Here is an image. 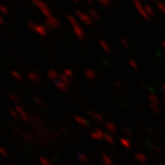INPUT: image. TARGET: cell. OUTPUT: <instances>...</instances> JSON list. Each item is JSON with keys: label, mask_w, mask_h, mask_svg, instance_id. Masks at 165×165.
I'll return each instance as SVG.
<instances>
[{"label": "cell", "mask_w": 165, "mask_h": 165, "mask_svg": "<svg viewBox=\"0 0 165 165\" xmlns=\"http://www.w3.org/2000/svg\"><path fill=\"white\" fill-rule=\"evenodd\" d=\"M30 2L34 5L35 7H37L40 10V12L43 14L44 16H46L47 18L52 16L51 15V10L48 7V5L43 1V0H30Z\"/></svg>", "instance_id": "obj_1"}, {"label": "cell", "mask_w": 165, "mask_h": 165, "mask_svg": "<svg viewBox=\"0 0 165 165\" xmlns=\"http://www.w3.org/2000/svg\"><path fill=\"white\" fill-rule=\"evenodd\" d=\"M28 27H29L32 31H34L35 33H37V34L42 37L46 36L47 33H48V28L44 24H39V23H35V22H29L28 23Z\"/></svg>", "instance_id": "obj_2"}, {"label": "cell", "mask_w": 165, "mask_h": 165, "mask_svg": "<svg viewBox=\"0 0 165 165\" xmlns=\"http://www.w3.org/2000/svg\"><path fill=\"white\" fill-rule=\"evenodd\" d=\"M45 25L47 28H50V29H54V28L58 27L59 23H58V20L54 18L53 16H50L46 19V22H45Z\"/></svg>", "instance_id": "obj_3"}, {"label": "cell", "mask_w": 165, "mask_h": 165, "mask_svg": "<svg viewBox=\"0 0 165 165\" xmlns=\"http://www.w3.org/2000/svg\"><path fill=\"white\" fill-rule=\"evenodd\" d=\"M0 14L1 15H8L9 14V9L4 4H0Z\"/></svg>", "instance_id": "obj_4"}, {"label": "cell", "mask_w": 165, "mask_h": 165, "mask_svg": "<svg viewBox=\"0 0 165 165\" xmlns=\"http://www.w3.org/2000/svg\"><path fill=\"white\" fill-rule=\"evenodd\" d=\"M28 78H29L31 81H33V82H36V81H38V80H39L38 75H37L36 73H34V72L29 73V75H28Z\"/></svg>", "instance_id": "obj_5"}, {"label": "cell", "mask_w": 165, "mask_h": 165, "mask_svg": "<svg viewBox=\"0 0 165 165\" xmlns=\"http://www.w3.org/2000/svg\"><path fill=\"white\" fill-rule=\"evenodd\" d=\"M12 75H13V76L14 77H15L16 79H21V75L19 74V73H17V72H15V71H14V72H12Z\"/></svg>", "instance_id": "obj_6"}, {"label": "cell", "mask_w": 165, "mask_h": 165, "mask_svg": "<svg viewBox=\"0 0 165 165\" xmlns=\"http://www.w3.org/2000/svg\"><path fill=\"white\" fill-rule=\"evenodd\" d=\"M4 23V20H3V17H2V15L0 14V24H3Z\"/></svg>", "instance_id": "obj_7"}]
</instances>
